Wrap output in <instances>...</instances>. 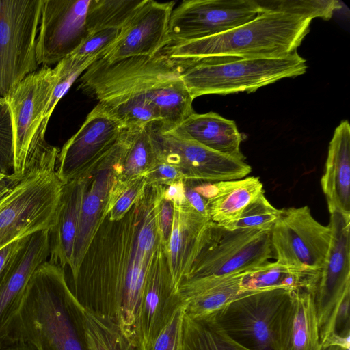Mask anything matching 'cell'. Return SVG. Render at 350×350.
<instances>
[{
  "instance_id": "cell-1",
  "label": "cell",
  "mask_w": 350,
  "mask_h": 350,
  "mask_svg": "<svg viewBox=\"0 0 350 350\" xmlns=\"http://www.w3.org/2000/svg\"><path fill=\"white\" fill-rule=\"evenodd\" d=\"M158 188L147 185L121 219L106 217L73 280L72 291L79 303L114 323L134 350L139 347V314L147 288L157 275L170 270L167 247L158 229Z\"/></svg>"
},
{
  "instance_id": "cell-2",
  "label": "cell",
  "mask_w": 350,
  "mask_h": 350,
  "mask_svg": "<svg viewBox=\"0 0 350 350\" xmlns=\"http://www.w3.org/2000/svg\"><path fill=\"white\" fill-rule=\"evenodd\" d=\"M77 299L64 269L47 260L34 271L19 308L0 334V350L23 343L33 350H85Z\"/></svg>"
},
{
  "instance_id": "cell-3",
  "label": "cell",
  "mask_w": 350,
  "mask_h": 350,
  "mask_svg": "<svg viewBox=\"0 0 350 350\" xmlns=\"http://www.w3.org/2000/svg\"><path fill=\"white\" fill-rule=\"evenodd\" d=\"M59 151L46 143L24 173L0 181V250L55 226L64 185L56 171Z\"/></svg>"
},
{
  "instance_id": "cell-4",
  "label": "cell",
  "mask_w": 350,
  "mask_h": 350,
  "mask_svg": "<svg viewBox=\"0 0 350 350\" xmlns=\"http://www.w3.org/2000/svg\"><path fill=\"white\" fill-rule=\"evenodd\" d=\"M311 18L263 11L254 20L221 34L170 44L163 53L170 59L276 58L297 52L308 34Z\"/></svg>"
},
{
  "instance_id": "cell-5",
  "label": "cell",
  "mask_w": 350,
  "mask_h": 350,
  "mask_svg": "<svg viewBox=\"0 0 350 350\" xmlns=\"http://www.w3.org/2000/svg\"><path fill=\"white\" fill-rule=\"evenodd\" d=\"M91 66L150 105L163 124L180 125L194 113V99L177 66L161 53L154 56H133L114 61L98 59Z\"/></svg>"
},
{
  "instance_id": "cell-6",
  "label": "cell",
  "mask_w": 350,
  "mask_h": 350,
  "mask_svg": "<svg viewBox=\"0 0 350 350\" xmlns=\"http://www.w3.org/2000/svg\"><path fill=\"white\" fill-rule=\"evenodd\" d=\"M171 59L193 99L207 94L253 92L282 79L301 75L307 69L306 60L297 52L282 57L226 62L206 58Z\"/></svg>"
},
{
  "instance_id": "cell-7",
  "label": "cell",
  "mask_w": 350,
  "mask_h": 350,
  "mask_svg": "<svg viewBox=\"0 0 350 350\" xmlns=\"http://www.w3.org/2000/svg\"><path fill=\"white\" fill-rule=\"evenodd\" d=\"M273 258L271 230H229L210 220L201 233L184 280L248 271Z\"/></svg>"
},
{
  "instance_id": "cell-8",
  "label": "cell",
  "mask_w": 350,
  "mask_h": 350,
  "mask_svg": "<svg viewBox=\"0 0 350 350\" xmlns=\"http://www.w3.org/2000/svg\"><path fill=\"white\" fill-rule=\"evenodd\" d=\"M59 77L57 64L54 68L41 66L26 76L4 98L13 124V173H24L37 150L46 142V131L41 129L43 115Z\"/></svg>"
},
{
  "instance_id": "cell-9",
  "label": "cell",
  "mask_w": 350,
  "mask_h": 350,
  "mask_svg": "<svg viewBox=\"0 0 350 350\" xmlns=\"http://www.w3.org/2000/svg\"><path fill=\"white\" fill-rule=\"evenodd\" d=\"M157 159L177 167L186 180L218 182L246 177L245 161L213 150L191 137L179 125L148 124Z\"/></svg>"
},
{
  "instance_id": "cell-10",
  "label": "cell",
  "mask_w": 350,
  "mask_h": 350,
  "mask_svg": "<svg viewBox=\"0 0 350 350\" xmlns=\"http://www.w3.org/2000/svg\"><path fill=\"white\" fill-rule=\"evenodd\" d=\"M42 0H0V96L39 68L36 46Z\"/></svg>"
},
{
  "instance_id": "cell-11",
  "label": "cell",
  "mask_w": 350,
  "mask_h": 350,
  "mask_svg": "<svg viewBox=\"0 0 350 350\" xmlns=\"http://www.w3.org/2000/svg\"><path fill=\"white\" fill-rule=\"evenodd\" d=\"M295 288L248 291L213 316L235 342L249 350H274L280 314Z\"/></svg>"
},
{
  "instance_id": "cell-12",
  "label": "cell",
  "mask_w": 350,
  "mask_h": 350,
  "mask_svg": "<svg viewBox=\"0 0 350 350\" xmlns=\"http://www.w3.org/2000/svg\"><path fill=\"white\" fill-rule=\"evenodd\" d=\"M271 242L276 262L308 278L323 267L331 229L316 220L308 206L282 208L271 230Z\"/></svg>"
},
{
  "instance_id": "cell-13",
  "label": "cell",
  "mask_w": 350,
  "mask_h": 350,
  "mask_svg": "<svg viewBox=\"0 0 350 350\" xmlns=\"http://www.w3.org/2000/svg\"><path fill=\"white\" fill-rule=\"evenodd\" d=\"M328 225L331 242L325 263L319 272L307 279L304 288L313 299L320 336L350 291V215L332 212Z\"/></svg>"
},
{
  "instance_id": "cell-14",
  "label": "cell",
  "mask_w": 350,
  "mask_h": 350,
  "mask_svg": "<svg viewBox=\"0 0 350 350\" xmlns=\"http://www.w3.org/2000/svg\"><path fill=\"white\" fill-rule=\"evenodd\" d=\"M261 12L256 0H186L173 10L171 44L218 35L244 25Z\"/></svg>"
},
{
  "instance_id": "cell-15",
  "label": "cell",
  "mask_w": 350,
  "mask_h": 350,
  "mask_svg": "<svg viewBox=\"0 0 350 350\" xmlns=\"http://www.w3.org/2000/svg\"><path fill=\"white\" fill-rule=\"evenodd\" d=\"M123 126L97 104L59 150L56 171L64 185L90 174L116 144Z\"/></svg>"
},
{
  "instance_id": "cell-16",
  "label": "cell",
  "mask_w": 350,
  "mask_h": 350,
  "mask_svg": "<svg viewBox=\"0 0 350 350\" xmlns=\"http://www.w3.org/2000/svg\"><path fill=\"white\" fill-rule=\"evenodd\" d=\"M90 0H42L38 36V66L57 64L90 34L86 14Z\"/></svg>"
},
{
  "instance_id": "cell-17",
  "label": "cell",
  "mask_w": 350,
  "mask_h": 350,
  "mask_svg": "<svg viewBox=\"0 0 350 350\" xmlns=\"http://www.w3.org/2000/svg\"><path fill=\"white\" fill-rule=\"evenodd\" d=\"M175 3L144 0L121 28L114 44L100 59L114 61L154 56L171 44L169 23Z\"/></svg>"
},
{
  "instance_id": "cell-18",
  "label": "cell",
  "mask_w": 350,
  "mask_h": 350,
  "mask_svg": "<svg viewBox=\"0 0 350 350\" xmlns=\"http://www.w3.org/2000/svg\"><path fill=\"white\" fill-rule=\"evenodd\" d=\"M116 181L111 150L89 176L79 215L71 265L72 280L97 230L107 216L112 187Z\"/></svg>"
},
{
  "instance_id": "cell-19",
  "label": "cell",
  "mask_w": 350,
  "mask_h": 350,
  "mask_svg": "<svg viewBox=\"0 0 350 350\" xmlns=\"http://www.w3.org/2000/svg\"><path fill=\"white\" fill-rule=\"evenodd\" d=\"M50 257V230L30 235L0 276V334L19 308L36 269Z\"/></svg>"
},
{
  "instance_id": "cell-20",
  "label": "cell",
  "mask_w": 350,
  "mask_h": 350,
  "mask_svg": "<svg viewBox=\"0 0 350 350\" xmlns=\"http://www.w3.org/2000/svg\"><path fill=\"white\" fill-rule=\"evenodd\" d=\"M317 310L310 294L293 290L275 330L274 350H321Z\"/></svg>"
},
{
  "instance_id": "cell-21",
  "label": "cell",
  "mask_w": 350,
  "mask_h": 350,
  "mask_svg": "<svg viewBox=\"0 0 350 350\" xmlns=\"http://www.w3.org/2000/svg\"><path fill=\"white\" fill-rule=\"evenodd\" d=\"M246 272L182 282L178 293L185 314L193 319L215 314L225 305L246 292L242 286Z\"/></svg>"
},
{
  "instance_id": "cell-22",
  "label": "cell",
  "mask_w": 350,
  "mask_h": 350,
  "mask_svg": "<svg viewBox=\"0 0 350 350\" xmlns=\"http://www.w3.org/2000/svg\"><path fill=\"white\" fill-rule=\"evenodd\" d=\"M321 185L329 213L350 215V126L342 120L329 142Z\"/></svg>"
},
{
  "instance_id": "cell-23",
  "label": "cell",
  "mask_w": 350,
  "mask_h": 350,
  "mask_svg": "<svg viewBox=\"0 0 350 350\" xmlns=\"http://www.w3.org/2000/svg\"><path fill=\"white\" fill-rule=\"evenodd\" d=\"M90 174L63 185L56 222L50 230L49 260L64 269L71 265L82 201Z\"/></svg>"
},
{
  "instance_id": "cell-24",
  "label": "cell",
  "mask_w": 350,
  "mask_h": 350,
  "mask_svg": "<svg viewBox=\"0 0 350 350\" xmlns=\"http://www.w3.org/2000/svg\"><path fill=\"white\" fill-rule=\"evenodd\" d=\"M174 205V220L167 247L174 285L178 291L191 268L201 233L210 221L187 202Z\"/></svg>"
},
{
  "instance_id": "cell-25",
  "label": "cell",
  "mask_w": 350,
  "mask_h": 350,
  "mask_svg": "<svg viewBox=\"0 0 350 350\" xmlns=\"http://www.w3.org/2000/svg\"><path fill=\"white\" fill-rule=\"evenodd\" d=\"M148 126L122 128L111 149L117 181L127 182L143 176L157 163V154Z\"/></svg>"
},
{
  "instance_id": "cell-26",
  "label": "cell",
  "mask_w": 350,
  "mask_h": 350,
  "mask_svg": "<svg viewBox=\"0 0 350 350\" xmlns=\"http://www.w3.org/2000/svg\"><path fill=\"white\" fill-rule=\"evenodd\" d=\"M191 137L221 154L245 161L236 123L217 113H193L179 125Z\"/></svg>"
},
{
  "instance_id": "cell-27",
  "label": "cell",
  "mask_w": 350,
  "mask_h": 350,
  "mask_svg": "<svg viewBox=\"0 0 350 350\" xmlns=\"http://www.w3.org/2000/svg\"><path fill=\"white\" fill-rule=\"evenodd\" d=\"M215 196L207 203L211 221L226 225L235 220L243 208L260 193L263 185L258 177L218 181Z\"/></svg>"
},
{
  "instance_id": "cell-28",
  "label": "cell",
  "mask_w": 350,
  "mask_h": 350,
  "mask_svg": "<svg viewBox=\"0 0 350 350\" xmlns=\"http://www.w3.org/2000/svg\"><path fill=\"white\" fill-rule=\"evenodd\" d=\"M77 319L85 350H134L119 327L77 301Z\"/></svg>"
},
{
  "instance_id": "cell-29",
  "label": "cell",
  "mask_w": 350,
  "mask_h": 350,
  "mask_svg": "<svg viewBox=\"0 0 350 350\" xmlns=\"http://www.w3.org/2000/svg\"><path fill=\"white\" fill-rule=\"evenodd\" d=\"M183 350H249L233 340L214 317L193 319L184 312Z\"/></svg>"
},
{
  "instance_id": "cell-30",
  "label": "cell",
  "mask_w": 350,
  "mask_h": 350,
  "mask_svg": "<svg viewBox=\"0 0 350 350\" xmlns=\"http://www.w3.org/2000/svg\"><path fill=\"white\" fill-rule=\"evenodd\" d=\"M144 0H90L86 14L90 33L121 28Z\"/></svg>"
},
{
  "instance_id": "cell-31",
  "label": "cell",
  "mask_w": 350,
  "mask_h": 350,
  "mask_svg": "<svg viewBox=\"0 0 350 350\" xmlns=\"http://www.w3.org/2000/svg\"><path fill=\"white\" fill-rule=\"evenodd\" d=\"M308 278L276 262L265 264L247 271L243 278L245 291H259L274 288H304Z\"/></svg>"
},
{
  "instance_id": "cell-32",
  "label": "cell",
  "mask_w": 350,
  "mask_h": 350,
  "mask_svg": "<svg viewBox=\"0 0 350 350\" xmlns=\"http://www.w3.org/2000/svg\"><path fill=\"white\" fill-rule=\"evenodd\" d=\"M261 12H284L313 19L329 20L341 8L336 0H256Z\"/></svg>"
},
{
  "instance_id": "cell-33",
  "label": "cell",
  "mask_w": 350,
  "mask_h": 350,
  "mask_svg": "<svg viewBox=\"0 0 350 350\" xmlns=\"http://www.w3.org/2000/svg\"><path fill=\"white\" fill-rule=\"evenodd\" d=\"M280 214L267 199L264 191L252 200L233 221L224 225L229 230L256 228L271 230Z\"/></svg>"
},
{
  "instance_id": "cell-34",
  "label": "cell",
  "mask_w": 350,
  "mask_h": 350,
  "mask_svg": "<svg viewBox=\"0 0 350 350\" xmlns=\"http://www.w3.org/2000/svg\"><path fill=\"white\" fill-rule=\"evenodd\" d=\"M146 185L144 176L123 183L116 180L108 203V219L111 221L121 219L143 195Z\"/></svg>"
},
{
  "instance_id": "cell-35",
  "label": "cell",
  "mask_w": 350,
  "mask_h": 350,
  "mask_svg": "<svg viewBox=\"0 0 350 350\" xmlns=\"http://www.w3.org/2000/svg\"><path fill=\"white\" fill-rule=\"evenodd\" d=\"M120 29H107L94 32L71 55L82 61L94 63L114 44Z\"/></svg>"
},
{
  "instance_id": "cell-36",
  "label": "cell",
  "mask_w": 350,
  "mask_h": 350,
  "mask_svg": "<svg viewBox=\"0 0 350 350\" xmlns=\"http://www.w3.org/2000/svg\"><path fill=\"white\" fill-rule=\"evenodd\" d=\"M183 319L181 305L144 350H183Z\"/></svg>"
},
{
  "instance_id": "cell-37",
  "label": "cell",
  "mask_w": 350,
  "mask_h": 350,
  "mask_svg": "<svg viewBox=\"0 0 350 350\" xmlns=\"http://www.w3.org/2000/svg\"><path fill=\"white\" fill-rule=\"evenodd\" d=\"M14 146L13 124L6 101L0 103V172L10 174L14 167Z\"/></svg>"
},
{
  "instance_id": "cell-38",
  "label": "cell",
  "mask_w": 350,
  "mask_h": 350,
  "mask_svg": "<svg viewBox=\"0 0 350 350\" xmlns=\"http://www.w3.org/2000/svg\"><path fill=\"white\" fill-rule=\"evenodd\" d=\"M57 66H59L58 64ZM85 69L80 68L70 72H61L59 68L60 77L53 89L46 107L43 115L41 129L46 131L49 120L57 104L66 94L73 83L85 72Z\"/></svg>"
},
{
  "instance_id": "cell-39",
  "label": "cell",
  "mask_w": 350,
  "mask_h": 350,
  "mask_svg": "<svg viewBox=\"0 0 350 350\" xmlns=\"http://www.w3.org/2000/svg\"><path fill=\"white\" fill-rule=\"evenodd\" d=\"M163 186H159L156 199V213L159 233L163 244L168 247L174 220L173 203L163 195Z\"/></svg>"
},
{
  "instance_id": "cell-40",
  "label": "cell",
  "mask_w": 350,
  "mask_h": 350,
  "mask_svg": "<svg viewBox=\"0 0 350 350\" xmlns=\"http://www.w3.org/2000/svg\"><path fill=\"white\" fill-rule=\"evenodd\" d=\"M144 176L149 185L168 186L186 180L177 167L159 159Z\"/></svg>"
},
{
  "instance_id": "cell-41",
  "label": "cell",
  "mask_w": 350,
  "mask_h": 350,
  "mask_svg": "<svg viewBox=\"0 0 350 350\" xmlns=\"http://www.w3.org/2000/svg\"><path fill=\"white\" fill-rule=\"evenodd\" d=\"M184 186L185 196L188 204L200 214L209 219L207 211L208 201L191 187L187 180H184Z\"/></svg>"
},
{
  "instance_id": "cell-42",
  "label": "cell",
  "mask_w": 350,
  "mask_h": 350,
  "mask_svg": "<svg viewBox=\"0 0 350 350\" xmlns=\"http://www.w3.org/2000/svg\"><path fill=\"white\" fill-rule=\"evenodd\" d=\"M29 237L12 242L0 250V276L24 246Z\"/></svg>"
},
{
  "instance_id": "cell-43",
  "label": "cell",
  "mask_w": 350,
  "mask_h": 350,
  "mask_svg": "<svg viewBox=\"0 0 350 350\" xmlns=\"http://www.w3.org/2000/svg\"><path fill=\"white\" fill-rule=\"evenodd\" d=\"M162 195L173 204L180 205L186 203L184 180L168 186H163Z\"/></svg>"
},
{
  "instance_id": "cell-44",
  "label": "cell",
  "mask_w": 350,
  "mask_h": 350,
  "mask_svg": "<svg viewBox=\"0 0 350 350\" xmlns=\"http://www.w3.org/2000/svg\"><path fill=\"white\" fill-rule=\"evenodd\" d=\"M3 350H33L30 346L23 343L11 345Z\"/></svg>"
},
{
  "instance_id": "cell-45",
  "label": "cell",
  "mask_w": 350,
  "mask_h": 350,
  "mask_svg": "<svg viewBox=\"0 0 350 350\" xmlns=\"http://www.w3.org/2000/svg\"><path fill=\"white\" fill-rule=\"evenodd\" d=\"M321 350H349V349L345 348L338 345H329L323 347Z\"/></svg>"
},
{
  "instance_id": "cell-46",
  "label": "cell",
  "mask_w": 350,
  "mask_h": 350,
  "mask_svg": "<svg viewBox=\"0 0 350 350\" xmlns=\"http://www.w3.org/2000/svg\"><path fill=\"white\" fill-rule=\"evenodd\" d=\"M6 175H8V174H2L0 172V181L1 180H3L5 177Z\"/></svg>"
},
{
  "instance_id": "cell-47",
  "label": "cell",
  "mask_w": 350,
  "mask_h": 350,
  "mask_svg": "<svg viewBox=\"0 0 350 350\" xmlns=\"http://www.w3.org/2000/svg\"><path fill=\"white\" fill-rule=\"evenodd\" d=\"M5 100L4 98L0 96V103L4 102Z\"/></svg>"
}]
</instances>
